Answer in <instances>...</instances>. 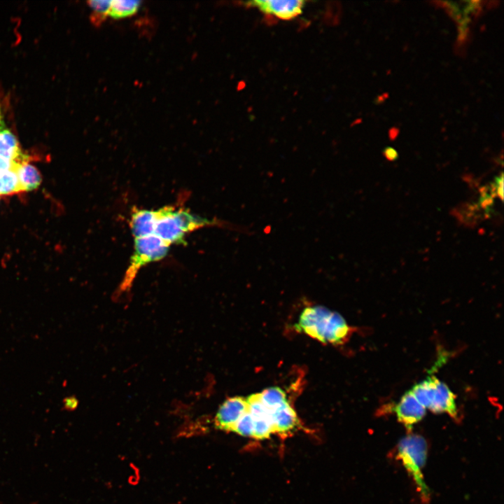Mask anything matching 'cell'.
<instances>
[{
    "instance_id": "6da1fadb",
    "label": "cell",
    "mask_w": 504,
    "mask_h": 504,
    "mask_svg": "<svg viewBox=\"0 0 504 504\" xmlns=\"http://www.w3.org/2000/svg\"><path fill=\"white\" fill-rule=\"evenodd\" d=\"M152 234L169 244H184L186 235L204 227L217 226L247 232L245 227L220 219H209L190 213L180 205H167L152 210Z\"/></svg>"
},
{
    "instance_id": "7a4b0ae2",
    "label": "cell",
    "mask_w": 504,
    "mask_h": 504,
    "mask_svg": "<svg viewBox=\"0 0 504 504\" xmlns=\"http://www.w3.org/2000/svg\"><path fill=\"white\" fill-rule=\"evenodd\" d=\"M295 326L319 342L330 344L342 343L351 331L340 314L320 305L305 307Z\"/></svg>"
},
{
    "instance_id": "3957f363",
    "label": "cell",
    "mask_w": 504,
    "mask_h": 504,
    "mask_svg": "<svg viewBox=\"0 0 504 504\" xmlns=\"http://www.w3.org/2000/svg\"><path fill=\"white\" fill-rule=\"evenodd\" d=\"M134 241V253L119 286V293L130 290L140 269L149 263L163 259L170 247L169 244L153 234L136 237Z\"/></svg>"
},
{
    "instance_id": "277c9868",
    "label": "cell",
    "mask_w": 504,
    "mask_h": 504,
    "mask_svg": "<svg viewBox=\"0 0 504 504\" xmlns=\"http://www.w3.org/2000/svg\"><path fill=\"white\" fill-rule=\"evenodd\" d=\"M427 454L425 439L419 435L410 434L398 443L397 458L415 482L421 499L427 502L430 498L429 490L424 482L421 470L424 466Z\"/></svg>"
},
{
    "instance_id": "5b68a950",
    "label": "cell",
    "mask_w": 504,
    "mask_h": 504,
    "mask_svg": "<svg viewBox=\"0 0 504 504\" xmlns=\"http://www.w3.org/2000/svg\"><path fill=\"white\" fill-rule=\"evenodd\" d=\"M422 382L426 408L434 413H447L456 418L458 414L455 395L449 388L435 376L428 377Z\"/></svg>"
},
{
    "instance_id": "8992f818",
    "label": "cell",
    "mask_w": 504,
    "mask_h": 504,
    "mask_svg": "<svg viewBox=\"0 0 504 504\" xmlns=\"http://www.w3.org/2000/svg\"><path fill=\"white\" fill-rule=\"evenodd\" d=\"M246 397L234 396L226 399L220 405L215 416V427L223 431L232 432L235 424L247 408Z\"/></svg>"
},
{
    "instance_id": "52a82bcc",
    "label": "cell",
    "mask_w": 504,
    "mask_h": 504,
    "mask_svg": "<svg viewBox=\"0 0 504 504\" xmlns=\"http://www.w3.org/2000/svg\"><path fill=\"white\" fill-rule=\"evenodd\" d=\"M304 1L299 0H255L247 3L248 6L258 8L262 13L279 19L290 20L299 15Z\"/></svg>"
},
{
    "instance_id": "ba28073f",
    "label": "cell",
    "mask_w": 504,
    "mask_h": 504,
    "mask_svg": "<svg viewBox=\"0 0 504 504\" xmlns=\"http://www.w3.org/2000/svg\"><path fill=\"white\" fill-rule=\"evenodd\" d=\"M398 420L408 429L421 420L426 413L423 407L414 398L410 391H407L394 408Z\"/></svg>"
},
{
    "instance_id": "9c48e42d",
    "label": "cell",
    "mask_w": 504,
    "mask_h": 504,
    "mask_svg": "<svg viewBox=\"0 0 504 504\" xmlns=\"http://www.w3.org/2000/svg\"><path fill=\"white\" fill-rule=\"evenodd\" d=\"M0 156L15 164L27 161V158L22 153L15 136L6 127L0 129Z\"/></svg>"
},
{
    "instance_id": "30bf717a",
    "label": "cell",
    "mask_w": 504,
    "mask_h": 504,
    "mask_svg": "<svg viewBox=\"0 0 504 504\" xmlns=\"http://www.w3.org/2000/svg\"><path fill=\"white\" fill-rule=\"evenodd\" d=\"M15 170L22 191H31L40 186L41 176L39 172L27 161L16 164Z\"/></svg>"
},
{
    "instance_id": "8fae6325",
    "label": "cell",
    "mask_w": 504,
    "mask_h": 504,
    "mask_svg": "<svg viewBox=\"0 0 504 504\" xmlns=\"http://www.w3.org/2000/svg\"><path fill=\"white\" fill-rule=\"evenodd\" d=\"M139 1L114 0L111 1L108 16L120 19L134 15L139 8Z\"/></svg>"
},
{
    "instance_id": "7c38bea8",
    "label": "cell",
    "mask_w": 504,
    "mask_h": 504,
    "mask_svg": "<svg viewBox=\"0 0 504 504\" xmlns=\"http://www.w3.org/2000/svg\"><path fill=\"white\" fill-rule=\"evenodd\" d=\"M22 191L15 167L0 173V196Z\"/></svg>"
},
{
    "instance_id": "4fadbf2b",
    "label": "cell",
    "mask_w": 504,
    "mask_h": 504,
    "mask_svg": "<svg viewBox=\"0 0 504 504\" xmlns=\"http://www.w3.org/2000/svg\"><path fill=\"white\" fill-rule=\"evenodd\" d=\"M88 4L92 9L90 20L95 25H99L108 16L111 1L93 0L88 1Z\"/></svg>"
},
{
    "instance_id": "5bb4252c",
    "label": "cell",
    "mask_w": 504,
    "mask_h": 504,
    "mask_svg": "<svg viewBox=\"0 0 504 504\" xmlns=\"http://www.w3.org/2000/svg\"><path fill=\"white\" fill-rule=\"evenodd\" d=\"M78 401L77 398L74 396H68L63 400V409L72 411L75 410L78 406Z\"/></svg>"
},
{
    "instance_id": "9a60e30c",
    "label": "cell",
    "mask_w": 504,
    "mask_h": 504,
    "mask_svg": "<svg viewBox=\"0 0 504 504\" xmlns=\"http://www.w3.org/2000/svg\"><path fill=\"white\" fill-rule=\"evenodd\" d=\"M15 166L16 164L12 160L0 156V173L15 168Z\"/></svg>"
},
{
    "instance_id": "2e32d148",
    "label": "cell",
    "mask_w": 504,
    "mask_h": 504,
    "mask_svg": "<svg viewBox=\"0 0 504 504\" xmlns=\"http://www.w3.org/2000/svg\"><path fill=\"white\" fill-rule=\"evenodd\" d=\"M384 153L386 158L390 160H394L398 157V153H397L396 150L390 147L386 148L384 150Z\"/></svg>"
},
{
    "instance_id": "e0dca14e",
    "label": "cell",
    "mask_w": 504,
    "mask_h": 504,
    "mask_svg": "<svg viewBox=\"0 0 504 504\" xmlns=\"http://www.w3.org/2000/svg\"><path fill=\"white\" fill-rule=\"evenodd\" d=\"M497 191L498 196L500 197V198H503V176H500V178L498 180L497 183Z\"/></svg>"
},
{
    "instance_id": "ac0fdd59",
    "label": "cell",
    "mask_w": 504,
    "mask_h": 504,
    "mask_svg": "<svg viewBox=\"0 0 504 504\" xmlns=\"http://www.w3.org/2000/svg\"><path fill=\"white\" fill-rule=\"evenodd\" d=\"M5 127H6V125L4 115L2 113L1 108L0 106V129L4 128Z\"/></svg>"
}]
</instances>
